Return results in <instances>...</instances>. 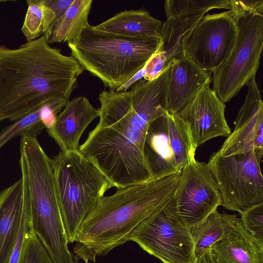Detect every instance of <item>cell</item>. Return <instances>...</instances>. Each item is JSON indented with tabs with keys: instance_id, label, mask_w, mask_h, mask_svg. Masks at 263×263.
<instances>
[{
	"instance_id": "1",
	"label": "cell",
	"mask_w": 263,
	"mask_h": 263,
	"mask_svg": "<svg viewBox=\"0 0 263 263\" xmlns=\"http://www.w3.org/2000/svg\"><path fill=\"white\" fill-rule=\"evenodd\" d=\"M99 121L78 151L118 189L151 181L143 155L145 135L159 116L135 96L102 91Z\"/></svg>"
},
{
	"instance_id": "2",
	"label": "cell",
	"mask_w": 263,
	"mask_h": 263,
	"mask_svg": "<svg viewBox=\"0 0 263 263\" xmlns=\"http://www.w3.org/2000/svg\"><path fill=\"white\" fill-rule=\"evenodd\" d=\"M83 71L43 35L16 48L0 45V122H14L53 101H69Z\"/></svg>"
},
{
	"instance_id": "3",
	"label": "cell",
	"mask_w": 263,
	"mask_h": 263,
	"mask_svg": "<svg viewBox=\"0 0 263 263\" xmlns=\"http://www.w3.org/2000/svg\"><path fill=\"white\" fill-rule=\"evenodd\" d=\"M180 175L118 189L104 196L86 217L76 235L73 252L88 263L128 241L143 221L163 210L172 198Z\"/></svg>"
},
{
	"instance_id": "4",
	"label": "cell",
	"mask_w": 263,
	"mask_h": 263,
	"mask_svg": "<svg viewBox=\"0 0 263 263\" xmlns=\"http://www.w3.org/2000/svg\"><path fill=\"white\" fill-rule=\"evenodd\" d=\"M21 138L20 164L27 184L30 230L40 240L53 263H78L77 258L68 248L51 159L36 136Z\"/></svg>"
},
{
	"instance_id": "5",
	"label": "cell",
	"mask_w": 263,
	"mask_h": 263,
	"mask_svg": "<svg viewBox=\"0 0 263 263\" xmlns=\"http://www.w3.org/2000/svg\"><path fill=\"white\" fill-rule=\"evenodd\" d=\"M159 43L158 37H129L89 25L76 42L68 45L84 70L109 90H116L145 66L157 52Z\"/></svg>"
},
{
	"instance_id": "6",
	"label": "cell",
	"mask_w": 263,
	"mask_h": 263,
	"mask_svg": "<svg viewBox=\"0 0 263 263\" xmlns=\"http://www.w3.org/2000/svg\"><path fill=\"white\" fill-rule=\"evenodd\" d=\"M51 160L63 223L71 243L83 221L113 186L79 151H61Z\"/></svg>"
},
{
	"instance_id": "7",
	"label": "cell",
	"mask_w": 263,
	"mask_h": 263,
	"mask_svg": "<svg viewBox=\"0 0 263 263\" xmlns=\"http://www.w3.org/2000/svg\"><path fill=\"white\" fill-rule=\"evenodd\" d=\"M232 11L236 41L227 59L213 72V89L224 103L255 77L263 48V14Z\"/></svg>"
},
{
	"instance_id": "8",
	"label": "cell",
	"mask_w": 263,
	"mask_h": 263,
	"mask_svg": "<svg viewBox=\"0 0 263 263\" xmlns=\"http://www.w3.org/2000/svg\"><path fill=\"white\" fill-rule=\"evenodd\" d=\"M255 152L224 156L218 151L211 156L208 167L221 196V206L242 213L263 202V176Z\"/></svg>"
},
{
	"instance_id": "9",
	"label": "cell",
	"mask_w": 263,
	"mask_h": 263,
	"mask_svg": "<svg viewBox=\"0 0 263 263\" xmlns=\"http://www.w3.org/2000/svg\"><path fill=\"white\" fill-rule=\"evenodd\" d=\"M129 241L162 263H195V245L190 228L165 207L141 222Z\"/></svg>"
},
{
	"instance_id": "10",
	"label": "cell",
	"mask_w": 263,
	"mask_h": 263,
	"mask_svg": "<svg viewBox=\"0 0 263 263\" xmlns=\"http://www.w3.org/2000/svg\"><path fill=\"white\" fill-rule=\"evenodd\" d=\"M221 196L207 163L196 160L181 170L167 209L190 228L221 206Z\"/></svg>"
},
{
	"instance_id": "11",
	"label": "cell",
	"mask_w": 263,
	"mask_h": 263,
	"mask_svg": "<svg viewBox=\"0 0 263 263\" xmlns=\"http://www.w3.org/2000/svg\"><path fill=\"white\" fill-rule=\"evenodd\" d=\"M237 26L232 11L203 15L183 41L184 55L212 73L227 59L234 45Z\"/></svg>"
},
{
	"instance_id": "12",
	"label": "cell",
	"mask_w": 263,
	"mask_h": 263,
	"mask_svg": "<svg viewBox=\"0 0 263 263\" xmlns=\"http://www.w3.org/2000/svg\"><path fill=\"white\" fill-rule=\"evenodd\" d=\"M247 86L248 92L235 120V128L218 152L228 156L254 151L261 160L263 155V103L255 77Z\"/></svg>"
},
{
	"instance_id": "13",
	"label": "cell",
	"mask_w": 263,
	"mask_h": 263,
	"mask_svg": "<svg viewBox=\"0 0 263 263\" xmlns=\"http://www.w3.org/2000/svg\"><path fill=\"white\" fill-rule=\"evenodd\" d=\"M225 103L208 85L203 87L177 115L185 123L197 148L217 137L231 132L225 117Z\"/></svg>"
},
{
	"instance_id": "14",
	"label": "cell",
	"mask_w": 263,
	"mask_h": 263,
	"mask_svg": "<svg viewBox=\"0 0 263 263\" xmlns=\"http://www.w3.org/2000/svg\"><path fill=\"white\" fill-rule=\"evenodd\" d=\"M212 82L211 73L183 57L174 60L171 66L166 96V110L179 114L205 86Z\"/></svg>"
},
{
	"instance_id": "15",
	"label": "cell",
	"mask_w": 263,
	"mask_h": 263,
	"mask_svg": "<svg viewBox=\"0 0 263 263\" xmlns=\"http://www.w3.org/2000/svg\"><path fill=\"white\" fill-rule=\"evenodd\" d=\"M99 116L98 109H96L87 98L75 97L67 102L57 116L54 126L47 130L61 151H78L84 132Z\"/></svg>"
},
{
	"instance_id": "16",
	"label": "cell",
	"mask_w": 263,
	"mask_h": 263,
	"mask_svg": "<svg viewBox=\"0 0 263 263\" xmlns=\"http://www.w3.org/2000/svg\"><path fill=\"white\" fill-rule=\"evenodd\" d=\"M143 155L151 181L180 174L171 146L167 111L149 124L144 141Z\"/></svg>"
},
{
	"instance_id": "17",
	"label": "cell",
	"mask_w": 263,
	"mask_h": 263,
	"mask_svg": "<svg viewBox=\"0 0 263 263\" xmlns=\"http://www.w3.org/2000/svg\"><path fill=\"white\" fill-rule=\"evenodd\" d=\"M210 249L217 263H263V242L245 228L239 218Z\"/></svg>"
},
{
	"instance_id": "18",
	"label": "cell",
	"mask_w": 263,
	"mask_h": 263,
	"mask_svg": "<svg viewBox=\"0 0 263 263\" xmlns=\"http://www.w3.org/2000/svg\"><path fill=\"white\" fill-rule=\"evenodd\" d=\"M23 181L21 177L0 192V263H8L22 219Z\"/></svg>"
},
{
	"instance_id": "19",
	"label": "cell",
	"mask_w": 263,
	"mask_h": 263,
	"mask_svg": "<svg viewBox=\"0 0 263 263\" xmlns=\"http://www.w3.org/2000/svg\"><path fill=\"white\" fill-rule=\"evenodd\" d=\"M163 23L143 9L121 11L95 26L98 30L133 37L159 38Z\"/></svg>"
},
{
	"instance_id": "20",
	"label": "cell",
	"mask_w": 263,
	"mask_h": 263,
	"mask_svg": "<svg viewBox=\"0 0 263 263\" xmlns=\"http://www.w3.org/2000/svg\"><path fill=\"white\" fill-rule=\"evenodd\" d=\"M92 0H73L60 19L51 24L43 35L49 44L73 43L89 25Z\"/></svg>"
},
{
	"instance_id": "21",
	"label": "cell",
	"mask_w": 263,
	"mask_h": 263,
	"mask_svg": "<svg viewBox=\"0 0 263 263\" xmlns=\"http://www.w3.org/2000/svg\"><path fill=\"white\" fill-rule=\"evenodd\" d=\"M203 16L167 18L163 23L157 53L163 54L169 65L185 56L183 41Z\"/></svg>"
},
{
	"instance_id": "22",
	"label": "cell",
	"mask_w": 263,
	"mask_h": 263,
	"mask_svg": "<svg viewBox=\"0 0 263 263\" xmlns=\"http://www.w3.org/2000/svg\"><path fill=\"white\" fill-rule=\"evenodd\" d=\"M238 219L235 214L221 213L215 210L202 221L189 228L194 242L196 258L220 240Z\"/></svg>"
},
{
	"instance_id": "23",
	"label": "cell",
	"mask_w": 263,
	"mask_h": 263,
	"mask_svg": "<svg viewBox=\"0 0 263 263\" xmlns=\"http://www.w3.org/2000/svg\"><path fill=\"white\" fill-rule=\"evenodd\" d=\"M168 127L171 148L178 170L195 160V152L190 132L185 123L176 115L167 112Z\"/></svg>"
},
{
	"instance_id": "24",
	"label": "cell",
	"mask_w": 263,
	"mask_h": 263,
	"mask_svg": "<svg viewBox=\"0 0 263 263\" xmlns=\"http://www.w3.org/2000/svg\"><path fill=\"white\" fill-rule=\"evenodd\" d=\"M28 8L21 30L27 42L42 36L55 18L53 11L43 0L27 1Z\"/></svg>"
},
{
	"instance_id": "25",
	"label": "cell",
	"mask_w": 263,
	"mask_h": 263,
	"mask_svg": "<svg viewBox=\"0 0 263 263\" xmlns=\"http://www.w3.org/2000/svg\"><path fill=\"white\" fill-rule=\"evenodd\" d=\"M164 8L167 18L204 15L215 9L231 10L230 0H166Z\"/></svg>"
},
{
	"instance_id": "26",
	"label": "cell",
	"mask_w": 263,
	"mask_h": 263,
	"mask_svg": "<svg viewBox=\"0 0 263 263\" xmlns=\"http://www.w3.org/2000/svg\"><path fill=\"white\" fill-rule=\"evenodd\" d=\"M42 106L4 127L0 132V149L8 141L17 136H37L45 128L40 118Z\"/></svg>"
},
{
	"instance_id": "27",
	"label": "cell",
	"mask_w": 263,
	"mask_h": 263,
	"mask_svg": "<svg viewBox=\"0 0 263 263\" xmlns=\"http://www.w3.org/2000/svg\"><path fill=\"white\" fill-rule=\"evenodd\" d=\"M18 263H53L40 240L30 229L25 237Z\"/></svg>"
},
{
	"instance_id": "28",
	"label": "cell",
	"mask_w": 263,
	"mask_h": 263,
	"mask_svg": "<svg viewBox=\"0 0 263 263\" xmlns=\"http://www.w3.org/2000/svg\"><path fill=\"white\" fill-rule=\"evenodd\" d=\"M23 181V202L22 219L17 238L8 263H18L27 233L30 230L29 209L27 184L26 177L22 174Z\"/></svg>"
},
{
	"instance_id": "29",
	"label": "cell",
	"mask_w": 263,
	"mask_h": 263,
	"mask_svg": "<svg viewBox=\"0 0 263 263\" xmlns=\"http://www.w3.org/2000/svg\"><path fill=\"white\" fill-rule=\"evenodd\" d=\"M245 228L255 238L263 242V202L240 213Z\"/></svg>"
},
{
	"instance_id": "30",
	"label": "cell",
	"mask_w": 263,
	"mask_h": 263,
	"mask_svg": "<svg viewBox=\"0 0 263 263\" xmlns=\"http://www.w3.org/2000/svg\"><path fill=\"white\" fill-rule=\"evenodd\" d=\"M68 101L60 100L52 101L42 106L40 109V118L45 128H52L56 122L57 117Z\"/></svg>"
},
{
	"instance_id": "31",
	"label": "cell",
	"mask_w": 263,
	"mask_h": 263,
	"mask_svg": "<svg viewBox=\"0 0 263 263\" xmlns=\"http://www.w3.org/2000/svg\"><path fill=\"white\" fill-rule=\"evenodd\" d=\"M171 65L163 54L156 53L145 65L146 73L143 79L151 81L157 78Z\"/></svg>"
},
{
	"instance_id": "32",
	"label": "cell",
	"mask_w": 263,
	"mask_h": 263,
	"mask_svg": "<svg viewBox=\"0 0 263 263\" xmlns=\"http://www.w3.org/2000/svg\"><path fill=\"white\" fill-rule=\"evenodd\" d=\"M231 10L263 14L262 0H230Z\"/></svg>"
},
{
	"instance_id": "33",
	"label": "cell",
	"mask_w": 263,
	"mask_h": 263,
	"mask_svg": "<svg viewBox=\"0 0 263 263\" xmlns=\"http://www.w3.org/2000/svg\"><path fill=\"white\" fill-rule=\"evenodd\" d=\"M73 0H43L44 4L50 8L54 12L53 23L58 21L64 14Z\"/></svg>"
},
{
	"instance_id": "34",
	"label": "cell",
	"mask_w": 263,
	"mask_h": 263,
	"mask_svg": "<svg viewBox=\"0 0 263 263\" xmlns=\"http://www.w3.org/2000/svg\"><path fill=\"white\" fill-rule=\"evenodd\" d=\"M137 72L131 79H130L126 83L118 88L115 90L125 91L128 89L134 84L140 80L143 79L146 73V66Z\"/></svg>"
},
{
	"instance_id": "35",
	"label": "cell",
	"mask_w": 263,
	"mask_h": 263,
	"mask_svg": "<svg viewBox=\"0 0 263 263\" xmlns=\"http://www.w3.org/2000/svg\"><path fill=\"white\" fill-rule=\"evenodd\" d=\"M195 263H217L214 259L210 252V249H208L200 256L196 258Z\"/></svg>"
}]
</instances>
